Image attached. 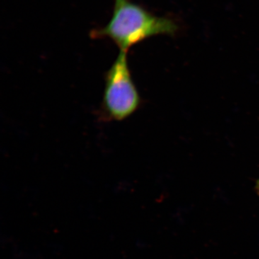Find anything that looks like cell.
Returning <instances> with one entry per match:
<instances>
[{"label":"cell","mask_w":259,"mask_h":259,"mask_svg":"<svg viewBox=\"0 0 259 259\" xmlns=\"http://www.w3.org/2000/svg\"><path fill=\"white\" fill-rule=\"evenodd\" d=\"M113 13L103 28L95 29L90 33L94 39L109 38L127 53L136 44L158 35H174L178 30L169 18L151 14L143 7L130 0H114Z\"/></svg>","instance_id":"cell-1"},{"label":"cell","mask_w":259,"mask_h":259,"mask_svg":"<svg viewBox=\"0 0 259 259\" xmlns=\"http://www.w3.org/2000/svg\"><path fill=\"white\" fill-rule=\"evenodd\" d=\"M141 104V96L133 79L127 53L120 51L105 73L102 115L107 120H125L139 110Z\"/></svg>","instance_id":"cell-2"},{"label":"cell","mask_w":259,"mask_h":259,"mask_svg":"<svg viewBox=\"0 0 259 259\" xmlns=\"http://www.w3.org/2000/svg\"><path fill=\"white\" fill-rule=\"evenodd\" d=\"M257 187H258V192H259V181H258V185H257Z\"/></svg>","instance_id":"cell-3"}]
</instances>
